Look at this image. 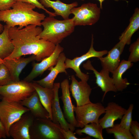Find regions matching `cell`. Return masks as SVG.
I'll use <instances>...</instances> for the list:
<instances>
[{
  "mask_svg": "<svg viewBox=\"0 0 139 139\" xmlns=\"http://www.w3.org/2000/svg\"><path fill=\"white\" fill-rule=\"evenodd\" d=\"M42 30L40 26L32 24L21 29L16 26L10 27L9 35L14 48L11 54L3 59L32 54L35 56V60L39 62L50 56L56 45L40 38L39 35Z\"/></svg>",
  "mask_w": 139,
  "mask_h": 139,
  "instance_id": "obj_1",
  "label": "cell"
},
{
  "mask_svg": "<svg viewBox=\"0 0 139 139\" xmlns=\"http://www.w3.org/2000/svg\"><path fill=\"white\" fill-rule=\"evenodd\" d=\"M36 7L29 3L16 2L12 9L0 11V21L5 22L10 27L18 26L21 29L31 24L40 26L46 16L34 11Z\"/></svg>",
  "mask_w": 139,
  "mask_h": 139,
  "instance_id": "obj_2",
  "label": "cell"
},
{
  "mask_svg": "<svg viewBox=\"0 0 139 139\" xmlns=\"http://www.w3.org/2000/svg\"><path fill=\"white\" fill-rule=\"evenodd\" d=\"M44 29L39 35L40 38L56 45L74 31L75 25L72 18L59 20L49 16L41 22Z\"/></svg>",
  "mask_w": 139,
  "mask_h": 139,
  "instance_id": "obj_3",
  "label": "cell"
},
{
  "mask_svg": "<svg viewBox=\"0 0 139 139\" xmlns=\"http://www.w3.org/2000/svg\"><path fill=\"white\" fill-rule=\"evenodd\" d=\"M60 127L49 118H34L30 129V139H64Z\"/></svg>",
  "mask_w": 139,
  "mask_h": 139,
  "instance_id": "obj_4",
  "label": "cell"
},
{
  "mask_svg": "<svg viewBox=\"0 0 139 139\" xmlns=\"http://www.w3.org/2000/svg\"><path fill=\"white\" fill-rule=\"evenodd\" d=\"M30 111L20 102L10 101L3 98L0 101V120L5 129L7 137L11 125L25 113Z\"/></svg>",
  "mask_w": 139,
  "mask_h": 139,
  "instance_id": "obj_5",
  "label": "cell"
},
{
  "mask_svg": "<svg viewBox=\"0 0 139 139\" xmlns=\"http://www.w3.org/2000/svg\"><path fill=\"white\" fill-rule=\"evenodd\" d=\"M35 91L31 82L24 80L0 86V95L2 98L12 101L20 102Z\"/></svg>",
  "mask_w": 139,
  "mask_h": 139,
  "instance_id": "obj_6",
  "label": "cell"
},
{
  "mask_svg": "<svg viewBox=\"0 0 139 139\" xmlns=\"http://www.w3.org/2000/svg\"><path fill=\"white\" fill-rule=\"evenodd\" d=\"M77 122L76 127L83 128L92 123H99V118L105 112V107L101 103H90L73 108Z\"/></svg>",
  "mask_w": 139,
  "mask_h": 139,
  "instance_id": "obj_7",
  "label": "cell"
},
{
  "mask_svg": "<svg viewBox=\"0 0 139 139\" xmlns=\"http://www.w3.org/2000/svg\"><path fill=\"white\" fill-rule=\"evenodd\" d=\"M76 7L71 10V14L74 15L72 18L75 26L92 25L99 20L101 9L96 4L89 2Z\"/></svg>",
  "mask_w": 139,
  "mask_h": 139,
  "instance_id": "obj_8",
  "label": "cell"
},
{
  "mask_svg": "<svg viewBox=\"0 0 139 139\" xmlns=\"http://www.w3.org/2000/svg\"><path fill=\"white\" fill-rule=\"evenodd\" d=\"M93 35L92 34L91 41L90 47L88 51L85 54L80 57H76L72 59L66 58L65 61L66 68L72 69L76 73V76L81 81L87 82L89 79V76L87 74L82 72L80 67L81 64L84 61L89 58L93 57L99 58L102 57L106 54L108 51L104 50L97 51L93 48Z\"/></svg>",
  "mask_w": 139,
  "mask_h": 139,
  "instance_id": "obj_9",
  "label": "cell"
},
{
  "mask_svg": "<svg viewBox=\"0 0 139 139\" xmlns=\"http://www.w3.org/2000/svg\"><path fill=\"white\" fill-rule=\"evenodd\" d=\"M63 50V48L59 44L56 45L54 51L50 56L43 59L39 63H33L31 72L24 80L31 82L34 79L42 75L49 67L54 66L56 64L60 54Z\"/></svg>",
  "mask_w": 139,
  "mask_h": 139,
  "instance_id": "obj_10",
  "label": "cell"
},
{
  "mask_svg": "<svg viewBox=\"0 0 139 139\" xmlns=\"http://www.w3.org/2000/svg\"><path fill=\"white\" fill-rule=\"evenodd\" d=\"M29 111L23 114L11 125L8 131L9 137L14 139H30L29 130L34 118Z\"/></svg>",
  "mask_w": 139,
  "mask_h": 139,
  "instance_id": "obj_11",
  "label": "cell"
},
{
  "mask_svg": "<svg viewBox=\"0 0 139 139\" xmlns=\"http://www.w3.org/2000/svg\"><path fill=\"white\" fill-rule=\"evenodd\" d=\"M71 83L69 89L72 96L75 99L76 106H79L91 102L90 99L92 89L87 82H79L74 75L71 77Z\"/></svg>",
  "mask_w": 139,
  "mask_h": 139,
  "instance_id": "obj_12",
  "label": "cell"
},
{
  "mask_svg": "<svg viewBox=\"0 0 139 139\" xmlns=\"http://www.w3.org/2000/svg\"><path fill=\"white\" fill-rule=\"evenodd\" d=\"M83 68L86 70H91L93 71L96 78V83L104 92L102 101L107 93L109 91L116 92L117 91L114 84L112 77L109 75L110 73L108 71L102 69L99 72L92 66L91 62L88 60L83 64Z\"/></svg>",
  "mask_w": 139,
  "mask_h": 139,
  "instance_id": "obj_13",
  "label": "cell"
},
{
  "mask_svg": "<svg viewBox=\"0 0 139 139\" xmlns=\"http://www.w3.org/2000/svg\"><path fill=\"white\" fill-rule=\"evenodd\" d=\"M60 86V83H54L53 89L55 95L51 105V120L55 124L60 125L65 131L70 129L74 132L75 127L67 121L60 107L58 96V91Z\"/></svg>",
  "mask_w": 139,
  "mask_h": 139,
  "instance_id": "obj_14",
  "label": "cell"
},
{
  "mask_svg": "<svg viewBox=\"0 0 139 139\" xmlns=\"http://www.w3.org/2000/svg\"><path fill=\"white\" fill-rule=\"evenodd\" d=\"M126 44L120 40L114 47L108 52L105 57L98 58L101 63L102 69L112 73L118 67L120 63V56Z\"/></svg>",
  "mask_w": 139,
  "mask_h": 139,
  "instance_id": "obj_15",
  "label": "cell"
},
{
  "mask_svg": "<svg viewBox=\"0 0 139 139\" xmlns=\"http://www.w3.org/2000/svg\"><path fill=\"white\" fill-rule=\"evenodd\" d=\"M62 94L60 98L63 103V114L67 121L75 127H76L77 122L74 111V106L70 96L69 89V82L67 79L64 80L60 84Z\"/></svg>",
  "mask_w": 139,
  "mask_h": 139,
  "instance_id": "obj_16",
  "label": "cell"
},
{
  "mask_svg": "<svg viewBox=\"0 0 139 139\" xmlns=\"http://www.w3.org/2000/svg\"><path fill=\"white\" fill-rule=\"evenodd\" d=\"M105 108V115L98 121L103 129L112 127L115 121L121 119L127 110L114 102L108 103Z\"/></svg>",
  "mask_w": 139,
  "mask_h": 139,
  "instance_id": "obj_17",
  "label": "cell"
},
{
  "mask_svg": "<svg viewBox=\"0 0 139 139\" xmlns=\"http://www.w3.org/2000/svg\"><path fill=\"white\" fill-rule=\"evenodd\" d=\"M66 58L64 53H61L55 66H51L48 69L50 71L49 74L41 80L32 81L43 87L53 89L54 81L58 74L62 73L66 74H67L65 65V61Z\"/></svg>",
  "mask_w": 139,
  "mask_h": 139,
  "instance_id": "obj_18",
  "label": "cell"
},
{
  "mask_svg": "<svg viewBox=\"0 0 139 139\" xmlns=\"http://www.w3.org/2000/svg\"><path fill=\"white\" fill-rule=\"evenodd\" d=\"M20 102L29 110L34 118H49V114L42 105L36 90Z\"/></svg>",
  "mask_w": 139,
  "mask_h": 139,
  "instance_id": "obj_19",
  "label": "cell"
},
{
  "mask_svg": "<svg viewBox=\"0 0 139 139\" xmlns=\"http://www.w3.org/2000/svg\"><path fill=\"white\" fill-rule=\"evenodd\" d=\"M4 64L8 69L14 81H20L19 75L23 69L31 62L36 60L34 55L27 57H21L3 59Z\"/></svg>",
  "mask_w": 139,
  "mask_h": 139,
  "instance_id": "obj_20",
  "label": "cell"
},
{
  "mask_svg": "<svg viewBox=\"0 0 139 139\" xmlns=\"http://www.w3.org/2000/svg\"><path fill=\"white\" fill-rule=\"evenodd\" d=\"M133 65V63L128 60H122L118 67L112 73V80L117 91H123L129 85L130 83L127 79H123L122 75Z\"/></svg>",
  "mask_w": 139,
  "mask_h": 139,
  "instance_id": "obj_21",
  "label": "cell"
},
{
  "mask_svg": "<svg viewBox=\"0 0 139 139\" xmlns=\"http://www.w3.org/2000/svg\"><path fill=\"white\" fill-rule=\"evenodd\" d=\"M39 2L45 7L52 8L54 10V13L56 15L60 16L64 19L69 18L72 8L78 5L77 2L70 4L64 3L60 0H39Z\"/></svg>",
  "mask_w": 139,
  "mask_h": 139,
  "instance_id": "obj_22",
  "label": "cell"
},
{
  "mask_svg": "<svg viewBox=\"0 0 139 139\" xmlns=\"http://www.w3.org/2000/svg\"><path fill=\"white\" fill-rule=\"evenodd\" d=\"M32 82V85L37 93L43 106L48 112L49 118L51 120V105L55 95L53 88L44 87Z\"/></svg>",
  "mask_w": 139,
  "mask_h": 139,
  "instance_id": "obj_23",
  "label": "cell"
},
{
  "mask_svg": "<svg viewBox=\"0 0 139 139\" xmlns=\"http://www.w3.org/2000/svg\"><path fill=\"white\" fill-rule=\"evenodd\" d=\"M139 28V9L136 7L134 13L129 19V23L124 31L119 37V39L126 44L129 45L133 35Z\"/></svg>",
  "mask_w": 139,
  "mask_h": 139,
  "instance_id": "obj_24",
  "label": "cell"
},
{
  "mask_svg": "<svg viewBox=\"0 0 139 139\" xmlns=\"http://www.w3.org/2000/svg\"><path fill=\"white\" fill-rule=\"evenodd\" d=\"M4 27L3 30L0 34V57L3 59L11 54L14 48L9 35L10 27L6 24Z\"/></svg>",
  "mask_w": 139,
  "mask_h": 139,
  "instance_id": "obj_25",
  "label": "cell"
},
{
  "mask_svg": "<svg viewBox=\"0 0 139 139\" xmlns=\"http://www.w3.org/2000/svg\"><path fill=\"white\" fill-rule=\"evenodd\" d=\"M102 127L99 123H92L85 125L82 129H78L75 134L82 135L84 133L98 139H103Z\"/></svg>",
  "mask_w": 139,
  "mask_h": 139,
  "instance_id": "obj_26",
  "label": "cell"
},
{
  "mask_svg": "<svg viewBox=\"0 0 139 139\" xmlns=\"http://www.w3.org/2000/svg\"><path fill=\"white\" fill-rule=\"evenodd\" d=\"M108 134H113L115 139H134L129 130L121 126L119 124H114L111 127L106 128Z\"/></svg>",
  "mask_w": 139,
  "mask_h": 139,
  "instance_id": "obj_27",
  "label": "cell"
},
{
  "mask_svg": "<svg viewBox=\"0 0 139 139\" xmlns=\"http://www.w3.org/2000/svg\"><path fill=\"white\" fill-rule=\"evenodd\" d=\"M14 81L8 69L4 64H0V86L6 85Z\"/></svg>",
  "mask_w": 139,
  "mask_h": 139,
  "instance_id": "obj_28",
  "label": "cell"
},
{
  "mask_svg": "<svg viewBox=\"0 0 139 139\" xmlns=\"http://www.w3.org/2000/svg\"><path fill=\"white\" fill-rule=\"evenodd\" d=\"M133 108L134 105L130 104L121 119V122L119 124L121 126L128 130L132 120V114Z\"/></svg>",
  "mask_w": 139,
  "mask_h": 139,
  "instance_id": "obj_29",
  "label": "cell"
},
{
  "mask_svg": "<svg viewBox=\"0 0 139 139\" xmlns=\"http://www.w3.org/2000/svg\"><path fill=\"white\" fill-rule=\"evenodd\" d=\"M130 52L128 60L131 62L136 63L139 60V39L132 44L129 48Z\"/></svg>",
  "mask_w": 139,
  "mask_h": 139,
  "instance_id": "obj_30",
  "label": "cell"
},
{
  "mask_svg": "<svg viewBox=\"0 0 139 139\" xmlns=\"http://www.w3.org/2000/svg\"><path fill=\"white\" fill-rule=\"evenodd\" d=\"M16 1L17 2L28 3L33 5L36 7L45 11L50 16L54 17L56 16L54 12H50L47 10L38 0H16Z\"/></svg>",
  "mask_w": 139,
  "mask_h": 139,
  "instance_id": "obj_31",
  "label": "cell"
},
{
  "mask_svg": "<svg viewBox=\"0 0 139 139\" xmlns=\"http://www.w3.org/2000/svg\"><path fill=\"white\" fill-rule=\"evenodd\" d=\"M129 130L134 139H139V123L137 121L132 120Z\"/></svg>",
  "mask_w": 139,
  "mask_h": 139,
  "instance_id": "obj_32",
  "label": "cell"
},
{
  "mask_svg": "<svg viewBox=\"0 0 139 139\" xmlns=\"http://www.w3.org/2000/svg\"><path fill=\"white\" fill-rule=\"evenodd\" d=\"M16 0H0V11L11 9Z\"/></svg>",
  "mask_w": 139,
  "mask_h": 139,
  "instance_id": "obj_33",
  "label": "cell"
},
{
  "mask_svg": "<svg viewBox=\"0 0 139 139\" xmlns=\"http://www.w3.org/2000/svg\"><path fill=\"white\" fill-rule=\"evenodd\" d=\"M60 130L63 135L64 139H80L77 137L75 135L73 132L70 129L66 131L60 127Z\"/></svg>",
  "mask_w": 139,
  "mask_h": 139,
  "instance_id": "obj_34",
  "label": "cell"
},
{
  "mask_svg": "<svg viewBox=\"0 0 139 139\" xmlns=\"http://www.w3.org/2000/svg\"><path fill=\"white\" fill-rule=\"evenodd\" d=\"M2 98L0 95V101ZM7 137L6 132L0 120V139L5 138Z\"/></svg>",
  "mask_w": 139,
  "mask_h": 139,
  "instance_id": "obj_35",
  "label": "cell"
},
{
  "mask_svg": "<svg viewBox=\"0 0 139 139\" xmlns=\"http://www.w3.org/2000/svg\"><path fill=\"white\" fill-rule=\"evenodd\" d=\"M82 1H84V0H80ZM99 1L100 4V8H101V9H102V4L103 2V1L105 0H97ZM115 1H118L119 0H122L124 1H126L127 3L128 2L126 0H114Z\"/></svg>",
  "mask_w": 139,
  "mask_h": 139,
  "instance_id": "obj_36",
  "label": "cell"
},
{
  "mask_svg": "<svg viewBox=\"0 0 139 139\" xmlns=\"http://www.w3.org/2000/svg\"><path fill=\"white\" fill-rule=\"evenodd\" d=\"M4 28V26L0 23V33H2V32Z\"/></svg>",
  "mask_w": 139,
  "mask_h": 139,
  "instance_id": "obj_37",
  "label": "cell"
},
{
  "mask_svg": "<svg viewBox=\"0 0 139 139\" xmlns=\"http://www.w3.org/2000/svg\"><path fill=\"white\" fill-rule=\"evenodd\" d=\"M4 62V60L3 59H2L0 57V64H1L3 63Z\"/></svg>",
  "mask_w": 139,
  "mask_h": 139,
  "instance_id": "obj_38",
  "label": "cell"
}]
</instances>
